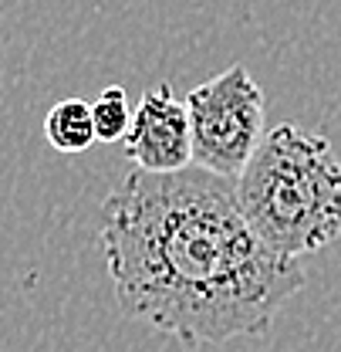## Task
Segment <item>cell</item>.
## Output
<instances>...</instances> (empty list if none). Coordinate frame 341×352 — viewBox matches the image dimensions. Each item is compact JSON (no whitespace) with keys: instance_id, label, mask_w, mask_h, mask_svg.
Returning a JSON list of instances; mask_svg holds the SVG:
<instances>
[{"instance_id":"obj_6","label":"cell","mask_w":341,"mask_h":352,"mask_svg":"<svg viewBox=\"0 0 341 352\" xmlns=\"http://www.w3.org/2000/svg\"><path fill=\"white\" fill-rule=\"evenodd\" d=\"M135 105L128 102V91L122 85H105L98 98L91 102V119H95V135L98 142H126L132 129Z\"/></svg>"},{"instance_id":"obj_3","label":"cell","mask_w":341,"mask_h":352,"mask_svg":"<svg viewBox=\"0 0 341 352\" xmlns=\"http://www.w3.org/2000/svg\"><path fill=\"white\" fill-rule=\"evenodd\" d=\"M193 166L237 179L263 142V91L247 65H230L186 95Z\"/></svg>"},{"instance_id":"obj_1","label":"cell","mask_w":341,"mask_h":352,"mask_svg":"<svg viewBox=\"0 0 341 352\" xmlns=\"http://www.w3.org/2000/svg\"><path fill=\"white\" fill-rule=\"evenodd\" d=\"M98 244L122 315L186 349L263 336L307 281L257 237L233 179L203 166L132 170L102 204Z\"/></svg>"},{"instance_id":"obj_4","label":"cell","mask_w":341,"mask_h":352,"mask_svg":"<svg viewBox=\"0 0 341 352\" xmlns=\"http://www.w3.org/2000/svg\"><path fill=\"white\" fill-rule=\"evenodd\" d=\"M126 156L145 173H179L193 166V126L186 98L179 102L169 85L149 88L132 116L126 135Z\"/></svg>"},{"instance_id":"obj_2","label":"cell","mask_w":341,"mask_h":352,"mask_svg":"<svg viewBox=\"0 0 341 352\" xmlns=\"http://www.w3.org/2000/svg\"><path fill=\"white\" fill-rule=\"evenodd\" d=\"M247 223L287 258H307L341 237V160L321 132L277 126L233 179Z\"/></svg>"},{"instance_id":"obj_5","label":"cell","mask_w":341,"mask_h":352,"mask_svg":"<svg viewBox=\"0 0 341 352\" xmlns=\"http://www.w3.org/2000/svg\"><path fill=\"white\" fill-rule=\"evenodd\" d=\"M44 139L58 153H85L95 135V119H91V102L85 98H61L47 109L44 116Z\"/></svg>"}]
</instances>
